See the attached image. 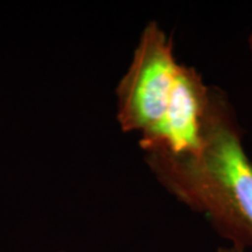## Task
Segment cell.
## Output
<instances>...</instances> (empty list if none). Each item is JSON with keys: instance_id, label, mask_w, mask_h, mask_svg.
<instances>
[{"instance_id": "obj_1", "label": "cell", "mask_w": 252, "mask_h": 252, "mask_svg": "<svg viewBox=\"0 0 252 252\" xmlns=\"http://www.w3.org/2000/svg\"><path fill=\"white\" fill-rule=\"evenodd\" d=\"M158 182L202 214L229 244L252 248V161L228 94L210 87L200 149L191 153H146Z\"/></svg>"}, {"instance_id": "obj_2", "label": "cell", "mask_w": 252, "mask_h": 252, "mask_svg": "<svg viewBox=\"0 0 252 252\" xmlns=\"http://www.w3.org/2000/svg\"><path fill=\"white\" fill-rule=\"evenodd\" d=\"M116 94L121 128L139 132L145 154H185L201 146L210 86L196 68L178 61L172 36L156 21L144 28Z\"/></svg>"}, {"instance_id": "obj_3", "label": "cell", "mask_w": 252, "mask_h": 252, "mask_svg": "<svg viewBox=\"0 0 252 252\" xmlns=\"http://www.w3.org/2000/svg\"><path fill=\"white\" fill-rule=\"evenodd\" d=\"M217 252H248L247 249L239 247V245L229 244L226 247H220L217 249Z\"/></svg>"}, {"instance_id": "obj_4", "label": "cell", "mask_w": 252, "mask_h": 252, "mask_svg": "<svg viewBox=\"0 0 252 252\" xmlns=\"http://www.w3.org/2000/svg\"><path fill=\"white\" fill-rule=\"evenodd\" d=\"M248 45H249V52H250V58H251V61H252V32H251L250 36H249Z\"/></svg>"}, {"instance_id": "obj_5", "label": "cell", "mask_w": 252, "mask_h": 252, "mask_svg": "<svg viewBox=\"0 0 252 252\" xmlns=\"http://www.w3.org/2000/svg\"><path fill=\"white\" fill-rule=\"evenodd\" d=\"M60 252H64V251H60Z\"/></svg>"}]
</instances>
